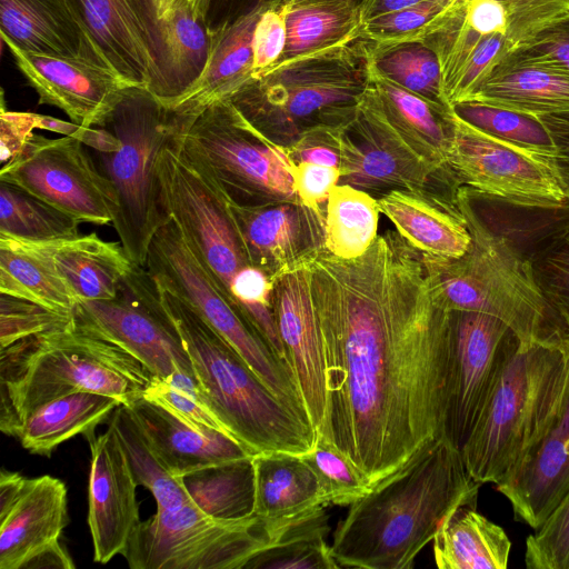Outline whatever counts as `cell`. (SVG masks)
Instances as JSON below:
<instances>
[{
  "mask_svg": "<svg viewBox=\"0 0 569 569\" xmlns=\"http://www.w3.org/2000/svg\"><path fill=\"white\" fill-rule=\"evenodd\" d=\"M327 405L320 433L372 483L440 437L450 310L397 231L353 259L307 261Z\"/></svg>",
  "mask_w": 569,
  "mask_h": 569,
  "instance_id": "cell-1",
  "label": "cell"
},
{
  "mask_svg": "<svg viewBox=\"0 0 569 569\" xmlns=\"http://www.w3.org/2000/svg\"><path fill=\"white\" fill-rule=\"evenodd\" d=\"M481 485L461 451L438 437L350 505L331 556L339 568L410 569L457 509L476 508Z\"/></svg>",
  "mask_w": 569,
  "mask_h": 569,
  "instance_id": "cell-2",
  "label": "cell"
},
{
  "mask_svg": "<svg viewBox=\"0 0 569 569\" xmlns=\"http://www.w3.org/2000/svg\"><path fill=\"white\" fill-rule=\"evenodd\" d=\"M154 377L130 352L74 326L21 339L0 349V429L13 437L37 407L77 391L129 405Z\"/></svg>",
  "mask_w": 569,
  "mask_h": 569,
  "instance_id": "cell-3",
  "label": "cell"
},
{
  "mask_svg": "<svg viewBox=\"0 0 569 569\" xmlns=\"http://www.w3.org/2000/svg\"><path fill=\"white\" fill-rule=\"evenodd\" d=\"M456 204L471 236L458 259L423 256L432 290L448 310L476 311L505 322L522 345L569 346V332L539 288L528 258L480 218L466 189Z\"/></svg>",
  "mask_w": 569,
  "mask_h": 569,
  "instance_id": "cell-4",
  "label": "cell"
},
{
  "mask_svg": "<svg viewBox=\"0 0 569 569\" xmlns=\"http://www.w3.org/2000/svg\"><path fill=\"white\" fill-rule=\"evenodd\" d=\"M158 289L192 362L198 399L224 430L253 456L308 452L317 439L313 426L279 399L188 303Z\"/></svg>",
  "mask_w": 569,
  "mask_h": 569,
  "instance_id": "cell-5",
  "label": "cell"
},
{
  "mask_svg": "<svg viewBox=\"0 0 569 569\" xmlns=\"http://www.w3.org/2000/svg\"><path fill=\"white\" fill-rule=\"evenodd\" d=\"M369 40L291 60L249 79L229 98L274 143L287 148L318 127H346L371 83Z\"/></svg>",
  "mask_w": 569,
  "mask_h": 569,
  "instance_id": "cell-6",
  "label": "cell"
},
{
  "mask_svg": "<svg viewBox=\"0 0 569 569\" xmlns=\"http://www.w3.org/2000/svg\"><path fill=\"white\" fill-rule=\"evenodd\" d=\"M569 392V346L520 345L461 448L480 483L508 478L542 440Z\"/></svg>",
  "mask_w": 569,
  "mask_h": 569,
  "instance_id": "cell-7",
  "label": "cell"
},
{
  "mask_svg": "<svg viewBox=\"0 0 569 569\" xmlns=\"http://www.w3.org/2000/svg\"><path fill=\"white\" fill-rule=\"evenodd\" d=\"M104 127L121 142L114 152H97L112 191L111 223L129 259L144 267L152 238L171 220L158 170L160 153L173 139L169 113L148 89L134 86Z\"/></svg>",
  "mask_w": 569,
  "mask_h": 569,
  "instance_id": "cell-8",
  "label": "cell"
},
{
  "mask_svg": "<svg viewBox=\"0 0 569 569\" xmlns=\"http://www.w3.org/2000/svg\"><path fill=\"white\" fill-rule=\"evenodd\" d=\"M172 147L234 206L298 200L293 162L229 99L172 128Z\"/></svg>",
  "mask_w": 569,
  "mask_h": 569,
  "instance_id": "cell-9",
  "label": "cell"
},
{
  "mask_svg": "<svg viewBox=\"0 0 569 569\" xmlns=\"http://www.w3.org/2000/svg\"><path fill=\"white\" fill-rule=\"evenodd\" d=\"M144 268L159 287L188 303L214 329L279 399L311 423L290 366L273 353L243 312L211 280L172 220L152 238Z\"/></svg>",
  "mask_w": 569,
  "mask_h": 569,
  "instance_id": "cell-10",
  "label": "cell"
},
{
  "mask_svg": "<svg viewBox=\"0 0 569 569\" xmlns=\"http://www.w3.org/2000/svg\"><path fill=\"white\" fill-rule=\"evenodd\" d=\"M287 519H219L187 503L140 521L121 556L131 569H244Z\"/></svg>",
  "mask_w": 569,
  "mask_h": 569,
  "instance_id": "cell-11",
  "label": "cell"
},
{
  "mask_svg": "<svg viewBox=\"0 0 569 569\" xmlns=\"http://www.w3.org/2000/svg\"><path fill=\"white\" fill-rule=\"evenodd\" d=\"M73 323L130 352L154 379L198 398L190 357L161 301L158 286L144 267L133 263L116 298L80 301Z\"/></svg>",
  "mask_w": 569,
  "mask_h": 569,
  "instance_id": "cell-12",
  "label": "cell"
},
{
  "mask_svg": "<svg viewBox=\"0 0 569 569\" xmlns=\"http://www.w3.org/2000/svg\"><path fill=\"white\" fill-rule=\"evenodd\" d=\"M520 345L498 318L450 310L441 438L461 450Z\"/></svg>",
  "mask_w": 569,
  "mask_h": 569,
  "instance_id": "cell-13",
  "label": "cell"
},
{
  "mask_svg": "<svg viewBox=\"0 0 569 569\" xmlns=\"http://www.w3.org/2000/svg\"><path fill=\"white\" fill-rule=\"evenodd\" d=\"M447 169L458 187L511 206L561 210L569 204L546 161L481 132L453 112Z\"/></svg>",
  "mask_w": 569,
  "mask_h": 569,
  "instance_id": "cell-14",
  "label": "cell"
},
{
  "mask_svg": "<svg viewBox=\"0 0 569 569\" xmlns=\"http://www.w3.org/2000/svg\"><path fill=\"white\" fill-rule=\"evenodd\" d=\"M84 144L74 137L49 139L33 133L2 164L0 181L12 183L80 222H111L112 191Z\"/></svg>",
  "mask_w": 569,
  "mask_h": 569,
  "instance_id": "cell-15",
  "label": "cell"
},
{
  "mask_svg": "<svg viewBox=\"0 0 569 569\" xmlns=\"http://www.w3.org/2000/svg\"><path fill=\"white\" fill-rule=\"evenodd\" d=\"M40 104L62 110L82 127H104L127 91L137 86L110 66L84 57L27 52L6 43Z\"/></svg>",
  "mask_w": 569,
  "mask_h": 569,
  "instance_id": "cell-16",
  "label": "cell"
},
{
  "mask_svg": "<svg viewBox=\"0 0 569 569\" xmlns=\"http://www.w3.org/2000/svg\"><path fill=\"white\" fill-rule=\"evenodd\" d=\"M358 111L396 151L450 176L447 162L452 136L451 107H442L371 76Z\"/></svg>",
  "mask_w": 569,
  "mask_h": 569,
  "instance_id": "cell-17",
  "label": "cell"
},
{
  "mask_svg": "<svg viewBox=\"0 0 569 569\" xmlns=\"http://www.w3.org/2000/svg\"><path fill=\"white\" fill-rule=\"evenodd\" d=\"M71 2L109 66L154 94L160 79V44L153 0Z\"/></svg>",
  "mask_w": 569,
  "mask_h": 569,
  "instance_id": "cell-18",
  "label": "cell"
},
{
  "mask_svg": "<svg viewBox=\"0 0 569 569\" xmlns=\"http://www.w3.org/2000/svg\"><path fill=\"white\" fill-rule=\"evenodd\" d=\"M229 207L249 263L273 281L325 250V213L299 200Z\"/></svg>",
  "mask_w": 569,
  "mask_h": 569,
  "instance_id": "cell-19",
  "label": "cell"
},
{
  "mask_svg": "<svg viewBox=\"0 0 569 569\" xmlns=\"http://www.w3.org/2000/svg\"><path fill=\"white\" fill-rule=\"evenodd\" d=\"M307 261L274 279L272 310L286 359L318 432L326 415V363Z\"/></svg>",
  "mask_w": 569,
  "mask_h": 569,
  "instance_id": "cell-20",
  "label": "cell"
},
{
  "mask_svg": "<svg viewBox=\"0 0 569 569\" xmlns=\"http://www.w3.org/2000/svg\"><path fill=\"white\" fill-rule=\"evenodd\" d=\"M88 526L93 561L107 563L122 555L140 523L138 483L111 426L89 441Z\"/></svg>",
  "mask_w": 569,
  "mask_h": 569,
  "instance_id": "cell-21",
  "label": "cell"
},
{
  "mask_svg": "<svg viewBox=\"0 0 569 569\" xmlns=\"http://www.w3.org/2000/svg\"><path fill=\"white\" fill-rule=\"evenodd\" d=\"M340 183L367 192L395 189L455 193L452 178L439 173L391 148L358 112L343 129Z\"/></svg>",
  "mask_w": 569,
  "mask_h": 569,
  "instance_id": "cell-22",
  "label": "cell"
},
{
  "mask_svg": "<svg viewBox=\"0 0 569 569\" xmlns=\"http://www.w3.org/2000/svg\"><path fill=\"white\" fill-rule=\"evenodd\" d=\"M497 490L515 519L537 529L569 490V392L542 440Z\"/></svg>",
  "mask_w": 569,
  "mask_h": 569,
  "instance_id": "cell-23",
  "label": "cell"
},
{
  "mask_svg": "<svg viewBox=\"0 0 569 569\" xmlns=\"http://www.w3.org/2000/svg\"><path fill=\"white\" fill-rule=\"evenodd\" d=\"M66 483L44 475L28 478L0 513V569H24L39 553L59 545L69 523Z\"/></svg>",
  "mask_w": 569,
  "mask_h": 569,
  "instance_id": "cell-24",
  "label": "cell"
},
{
  "mask_svg": "<svg viewBox=\"0 0 569 569\" xmlns=\"http://www.w3.org/2000/svg\"><path fill=\"white\" fill-rule=\"evenodd\" d=\"M378 203L397 232L423 256L453 260L469 249L471 236L456 193L395 189L382 193Z\"/></svg>",
  "mask_w": 569,
  "mask_h": 569,
  "instance_id": "cell-25",
  "label": "cell"
},
{
  "mask_svg": "<svg viewBox=\"0 0 569 569\" xmlns=\"http://www.w3.org/2000/svg\"><path fill=\"white\" fill-rule=\"evenodd\" d=\"M0 32L4 43L27 52L84 57L109 66L71 0H0Z\"/></svg>",
  "mask_w": 569,
  "mask_h": 569,
  "instance_id": "cell-26",
  "label": "cell"
},
{
  "mask_svg": "<svg viewBox=\"0 0 569 569\" xmlns=\"http://www.w3.org/2000/svg\"><path fill=\"white\" fill-rule=\"evenodd\" d=\"M126 406L174 477L202 467L253 457L230 435L212 428L193 427L143 396Z\"/></svg>",
  "mask_w": 569,
  "mask_h": 569,
  "instance_id": "cell-27",
  "label": "cell"
},
{
  "mask_svg": "<svg viewBox=\"0 0 569 569\" xmlns=\"http://www.w3.org/2000/svg\"><path fill=\"white\" fill-rule=\"evenodd\" d=\"M263 11L211 33V51L202 73L179 98L164 107L173 128L188 122L214 101L229 98L252 78L253 32Z\"/></svg>",
  "mask_w": 569,
  "mask_h": 569,
  "instance_id": "cell-28",
  "label": "cell"
},
{
  "mask_svg": "<svg viewBox=\"0 0 569 569\" xmlns=\"http://www.w3.org/2000/svg\"><path fill=\"white\" fill-rule=\"evenodd\" d=\"M160 44V79L153 94L163 107L202 73L212 37L206 20L187 0H153Z\"/></svg>",
  "mask_w": 569,
  "mask_h": 569,
  "instance_id": "cell-29",
  "label": "cell"
},
{
  "mask_svg": "<svg viewBox=\"0 0 569 569\" xmlns=\"http://www.w3.org/2000/svg\"><path fill=\"white\" fill-rule=\"evenodd\" d=\"M37 243L79 302L116 298L133 266L121 243L106 241L94 232Z\"/></svg>",
  "mask_w": 569,
  "mask_h": 569,
  "instance_id": "cell-30",
  "label": "cell"
},
{
  "mask_svg": "<svg viewBox=\"0 0 569 569\" xmlns=\"http://www.w3.org/2000/svg\"><path fill=\"white\" fill-rule=\"evenodd\" d=\"M122 405L118 399L91 391H77L50 400L32 410L14 432L33 455L50 457L62 442L83 435L96 437V427Z\"/></svg>",
  "mask_w": 569,
  "mask_h": 569,
  "instance_id": "cell-31",
  "label": "cell"
},
{
  "mask_svg": "<svg viewBox=\"0 0 569 569\" xmlns=\"http://www.w3.org/2000/svg\"><path fill=\"white\" fill-rule=\"evenodd\" d=\"M252 462L256 515L283 519L328 505L317 473L301 455L259 453Z\"/></svg>",
  "mask_w": 569,
  "mask_h": 569,
  "instance_id": "cell-32",
  "label": "cell"
},
{
  "mask_svg": "<svg viewBox=\"0 0 569 569\" xmlns=\"http://www.w3.org/2000/svg\"><path fill=\"white\" fill-rule=\"evenodd\" d=\"M466 100L535 117L566 113L569 74L537 66H496Z\"/></svg>",
  "mask_w": 569,
  "mask_h": 569,
  "instance_id": "cell-33",
  "label": "cell"
},
{
  "mask_svg": "<svg viewBox=\"0 0 569 569\" xmlns=\"http://www.w3.org/2000/svg\"><path fill=\"white\" fill-rule=\"evenodd\" d=\"M0 293L72 317L79 303L37 242L0 236Z\"/></svg>",
  "mask_w": 569,
  "mask_h": 569,
  "instance_id": "cell-34",
  "label": "cell"
},
{
  "mask_svg": "<svg viewBox=\"0 0 569 569\" xmlns=\"http://www.w3.org/2000/svg\"><path fill=\"white\" fill-rule=\"evenodd\" d=\"M510 550L506 531L468 506L457 509L433 539L440 569H506Z\"/></svg>",
  "mask_w": 569,
  "mask_h": 569,
  "instance_id": "cell-35",
  "label": "cell"
},
{
  "mask_svg": "<svg viewBox=\"0 0 569 569\" xmlns=\"http://www.w3.org/2000/svg\"><path fill=\"white\" fill-rule=\"evenodd\" d=\"M283 12L287 42L273 68L360 38L362 20L355 3L310 1L286 6Z\"/></svg>",
  "mask_w": 569,
  "mask_h": 569,
  "instance_id": "cell-36",
  "label": "cell"
},
{
  "mask_svg": "<svg viewBox=\"0 0 569 569\" xmlns=\"http://www.w3.org/2000/svg\"><path fill=\"white\" fill-rule=\"evenodd\" d=\"M252 458L202 467L182 475L180 482L204 513L219 519L254 515V468Z\"/></svg>",
  "mask_w": 569,
  "mask_h": 569,
  "instance_id": "cell-37",
  "label": "cell"
},
{
  "mask_svg": "<svg viewBox=\"0 0 569 569\" xmlns=\"http://www.w3.org/2000/svg\"><path fill=\"white\" fill-rule=\"evenodd\" d=\"M369 62L372 76L450 108L443 90L439 58L421 39L369 41Z\"/></svg>",
  "mask_w": 569,
  "mask_h": 569,
  "instance_id": "cell-38",
  "label": "cell"
},
{
  "mask_svg": "<svg viewBox=\"0 0 569 569\" xmlns=\"http://www.w3.org/2000/svg\"><path fill=\"white\" fill-rule=\"evenodd\" d=\"M325 507L288 518L274 541L252 557L244 569H337Z\"/></svg>",
  "mask_w": 569,
  "mask_h": 569,
  "instance_id": "cell-39",
  "label": "cell"
},
{
  "mask_svg": "<svg viewBox=\"0 0 569 569\" xmlns=\"http://www.w3.org/2000/svg\"><path fill=\"white\" fill-rule=\"evenodd\" d=\"M378 199L347 183L329 194L325 212V249L341 259L362 256L378 237Z\"/></svg>",
  "mask_w": 569,
  "mask_h": 569,
  "instance_id": "cell-40",
  "label": "cell"
},
{
  "mask_svg": "<svg viewBox=\"0 0 569 569\" xmlns=\"http://www.w3.org/2000/svg\"><path fill=\"white\" fill-rule=\"evenodd\" d=\"M109 426L114 430L138 486L146 487L157 502V510H173L192 503L179 477L161 461L126 405L111 415Z\"/></svg>",
  "mask_w": 569,
  "mask_h": 569,
  "instance_id": "cell-41",
  "label": "cell"
},
{
  "mask_svg": "<svg viewBox=\"0 0 569 569\" xmlns=\"http://www.w3.org/2000/svg\"><path fill=\"white\" fill-rule=\"evenodd\" d=\"M81 222L12 183L0 181V236L50 242L77 238Z\"/></svg>",
  "mask_w": 569,
  "mask_h": 569,
  "instance_id": "cell-42",
  "label": "cell"
},
{
  "mask_svg": "<svg viewBox=\"0 0 569 569\" xmlns=\"http://www.w3.org/2000/svg\"><path fill=\"white\" fill-rule=\"evenodd\" d=\"M450 107L466 123L550 166L555 146L538 117L472 100L453 102Z\"/></svg>",
  "mask_w": 569,
  "mask_h": 569,
  "instance_id": "cell-43",
  "label": "cell"
},
{
  "mask_svg": "<svg viewBox=\"0 0 569 569\" xmlns=\"http://www.w3.org/2000/svg\"><path fill=\"white\" fill-rule=\"evenodd\" d=\"M526 256L539 288L569 332V210L532 242Z\"/></svg>",
  "mask_w": 569,
  "mask_h": 569,
  "instance_id": "cell-44",
  "label": "cell"
},
{
  "mask_svg": "<svg viewBox=\"0 0 569 569\" xmlns=\"http://www.w3.org/2000/svg\"><path fill=\"white\" fill-rule=\"evenodd\" d=\"M302 458L317 473L328 503L350 506L373 487L368 478L323 436Z\"/></svg>",
  "mask_w": 569,
  "mask_h": 569,
  "instance_id": "cell-45",
  "label": "cell"
},
{
  "mask_svg": "<svg viewBox=\"0 0 569 569\" xmlns=\"http://www.w3.org/2000/svg\"><path fill=\"white\" fill-rule=\"evenodd\" d=\"M462 0H423L402 10L372 18L360 28V38L372 42L421 39Z\"/></svg>",
  "mask_w": 569,
  "mask_h": 569,
  "instance_id": "cell-46",
  "label": "cell"
},
{
  "mask_svg": "<svg viewBox=\"0 0 569 569\" xmlns=\"http://www.w3.org/2000/svg\"><path fill=\"white\" fill-rule=\"evenodd\" d=\"M529 569H569V490L540 527L528 536Z\"/></svg>",
  "mask_w": 569,
  "mask_h": 569,
  "instance_id": "cell-47",
  "label": "cell"
},
{
  "mask_svg": "<svg viewBox=\"0 0 569 569\" xmlns=\"http://www.w3.org/2000/svg\"><path fill=\"white\" fill-rule=\"evenodd\" d=\"M73 321L32 301L0 293V349L21 339L63 329Z\"/></svg>",
  "mask_w": 569,
  "mask_h": 569,
  "instance_id": "cell-48",
  "label": "cell"
},
{
  "mask_svg": "<svg viewBox=\"0 0 569 569\" xmlns=\"http://www.w3.org/2000/svg\"><path fill=\"white\" fill-rule=\"evenodd\" d=\"M497 66H537L569 74V12L515 46Z\"/></svg>",
  "mask_w": 569,
  "mask_h": 569,
  "instance_id": "cell-49",
  "label": "cell"
},
{
  "mask_svg": "<svg viewBox=\"0 0 569 569\" xmlns=\"http://www.w3.org/2000/svg\"><path fill=\"white\" fill-rule=\"evenodd\" d=\"M507 11V38L515 47L569 12V0H500Z\"/></svg>",
  "mask_w": 569,
  "mask_h": 569,
  "instance_id": "cell-50",
  "label": "cell"
},
{
  "mask_svg": "<svg viewBox=\"0 0 569 569\" xmlns=\"http://www.w3.org/2000/svg\"><path fill=\"white\" fill-rule=\"evenodd\" d=\"M512 48L506 34L495 33L485 37L471 53L449 93L450 106L466 100Z\"/></svg>",
  "mask_w": 569,
  "mask_h": 569,
  "instance_id": "cell-51",
  "label": "cell"
},
{
  "mask_svg": "<svg viewBox=\"0 0 569 569\" xmlns=\"http://www.w3.org/2000/svg\"><path fill=\"white\" fill-rule=\"evenodd\" d=\"M143 397L157 402L193 427L212 428L228 433L210 410L200 402L194 393L188 390L154 379L144 391Z\"/></svg>",
  "mask_w": 569,
  "mask_h": 569,
  "instance_id": "cell-52",
  "label": "cell"
},
{
  "mask_svg": "<svg viewBox=\"0 0 569 569\" xmlns=\"http://www.w3.org/2000/svg\"><path fill=\"white\" fill-rule=\"evenodd\" d=\"M287 27L283 7L264 10L253 32V72L252 78L271 70L284 51Z\"/></svg>",
  "mask_w": 569,
  "mask_h": 569,
  "instance_id": "cell-53",
  "label": "cell"
},
{
  "mask_svg": "<svg viewBox=\"0 0 569 569\" xmlns=\"http://www.w3.org/2000/svg\"><path fill=\"white\" fill-rule=\"evenodd\" d=\"M345 127H318L284 148L293 164L307 162L340 169Z\"/></svg>",
  "mask_w": 569,
  "mask_h": 569,
  "instance_id": "cell-54",
  "label": "cell"
},
{
  "mask_svg": "<svg viewBox=\"0 0 569 569\" xmlns=\"http://www.w3.org/2000/svg\"><path fill=\"white\" fill-rule=\"evenodd\" d=\"M340 170L335 167L301 162L293 164V182L298 200L306 207L326 212L329 194L340 182Z\"/></svg>",
  "mask_w": 569,
  "mask_h": 569,
  "instance_id": "cell-55",
  "label": "cell"
},
{
  "mask_svg": "<svg viewBox=\"0 0 569 569\" xmlns=\"http://www.w3.org/2000/svg\"><path fill=\"white\" fill-rule=\"evenodd\" d=\"M290 0H209L206 23L210 33L271 8L286 7Z\"/></svg>",
  "mask_w": 569,
  "mask_h": 569,
  "instance_id": "cell-56",
  "label": "cell"
},
{
  "mask_svg": "<svg viewBox=\"0 0 569 569\" xmlns=\"http://www.w3.org/2000/svg\"><path fill=\"white\" fill-rule=\"evenodd\" d=\"M36 113L10 111L1 99L0 112V160L3 163L13 159L33 134Z\"/></svg>",
  "mask_w": 569,
  "mask_h": 569,
  "instance_id": "cell-57",
  "label": "cell"
},
{
  "mask_svg": "<svg viewBox=\"0 0 569 569\" xmlns=\"http://www.w3.org/2000/svg\"><path fill=\"white\" fill-rule=\"evenodd\" d=\"M555 146L550 168L569 203V112L538 117Z\"/></svg>",
  "mask_w": 569,
  "mask_h": 569,
  "instance_id": "cell-58",
  "label": "cell"
},
{
  "mask_svg": "<svg viewBox=\"0 0 569 569\" xmlns=\"http://www.w3.org/2000/svg\"><path fill=\"white\" fill-rule=\"evenodd\" d=\"M74 138L98 153L114 152L121 146L119 138L106 127L87 128L81 126Z\"/></svg>",
  "mask_w": 569,
  "mask_h": 569,
  "instance_id": "cell-59",
  "label": "cell"
},
{
  "mask_svg": "<svg viewBox=\"0 0 569 569\" xmlns=\"http://www.w3.org/2000/svg\"><path fill=\"white\" fill-rule=\"evenodd\" d=\"M27 477L2 469L0 472V513L7 511L21 493Z\"/></svg>",
  "mask_w": 569,
  "mask_h": 569,
  "instance_id": "cell-60",
  "label": "cell"
},
{
  "mask_svg": "<svg viewBox=\"0 0 569 569\" xmlns=\"http://www.w3.org/2000/svg\"><path fill=\"white\" fill-rule=\"evenodd\" d=\"M423 0H361L359 10L362 23L372 18L392 13Z\"/></svg>",
  "mask_w": 569,
  "mask_h": 569,
  "instance_id": "cell-61",
  "label": "cell"
},
{
  "mask_svg": "<svg viewBox=\"0 0 569 569\" xmlns=\"http://www.w3.org/2000/svg\"><path fill=\"white\" fill-rule=\"evenodd\" d=\"M36 127L37 129L48 130L69 137H74L81 128L78 123L38 113H36Z\"/></svg>",
  "mask_w": 569,
  "mask_h": 569,
  "instance_id": "cell-62",
  "label": "cell"
},
{
  "mask_svg": "<svg viewBox=\"0 0 569 569\" xmlns=\"http://www.w3.org/2000/svg\"><path fill=\"white\" fill-rule=\"evenodd\" d=\"M188 3L197 11L200 16H202L206 20V12L208 8L209 0H187Z\"/></svg>",
  "mask_w": 569,
  "mask_h": 569,
  "instance_id": "cell-63",
  "label": "cell"
},
{
  "mask_svg": "<svg viewBox=\"0 0 569 569\" xmlns=\"http://www.w3.org/2000/svg\"><path fill=\"white\" fill-rule=\"evenodd\" d=\"M310 1H343V2L355 3L357 6H360V2H361V0H290L287 6L310 2Z\"/></svg>",
  "mask_w": 569,
  "mask_h": 569,
  "instance_id": "cell-64",
  "label": "cell"
}]
</instances>
